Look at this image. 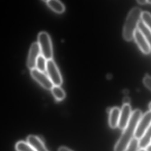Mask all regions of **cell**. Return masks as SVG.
Here are the masks:
<instances>
[{
	"mask_svg": "<svg viewBox=\"0 0 151 151\" xmlns=\"http://www.w3.org/2000/svg\"><path fill=\"white\" fill-rule=\"evenodd\" d=\"M31 74L32 78L46 89L51 90L54 86L48 76L43 72L35 68L31 70Z\"/></svg>",
	"mask_w": 151,
	"mask_h": 151,
	"instance_id": "6",
	"label": "cell"
},
{
	"mask_svg": "<svg viewBox=\"0 0 151 151\" xmlns=\"http://www.w3.org/2000/svg\"><path fill=\"white\" fill-rule=\"evenodd\" d=\"M121 110L118 107H114L110 110L109 123L110 127L114 129L118 126Z\"/></svg>",
	"mask_w": 151,
	"mask_h": 151,
	"instance_id": "11",
	"label": "cell"
},
{
	"mask_svg": "<svg viewBox=\"0 0 151 151\" xmlns=\"http://www.w3.org/2000/svg\"><path fill=\"white\" fill-rule=\"evenodd\" d=\"M151 125V111L147 112L139 120L136 129L134 138L139 140Z\"/></svg>",
	"mask_w": 151,
	"mask_h": 151,
	"instance_id": "5",
	"label": "cell"
},
{
	"mask_svg": "<svg viewBox=\"0 0 151 151\" xmlns=\"http://www.w3.org/2000/svg\"><path fill=\"white\" fill-rule=\"evenodd\" d=\"M143 82L146 87L151 91V76L148 75L145 76Z\"/></svg>",
	"mask_w": 151,
	"mask_h": 151,
	"instance_id": "20",
	"label": "cell"
},
{
	"mask_svg": "<svg viewBox=\"0 0 151 151\" xmlns=\"http://www.w3.org/2000/svg\"><path fill=\"white\" fill-rule=\"evenodd\" d=\"M58 151H73L71 149H69V148H67L66 147H60L59 149H58Z\"/></svg>",
	"mask_w": 151,
	"mask_h": 151,
	"instance_id": "22",
	"label": "cell"
},
{
	"mask_svg": "<svg viewBox=\"0 0 151 151\" xmlns=\"http://www.w3.org/2000/svg\"><path fill=\"white\" fill-rule=\"evenodd\" d=\"M147 2H148V3H149L151 4V0H148V1H147Z\"/></svg>",
	"mask_w": 151,
	"mask_h": 151,
	"instance_id": "27",
	"label": "cell"
},
{
	"mask_svg": "<svg viewBox=\"0 0 151 151\" xmlns=\"http://www.w3.org/2000/svg\"><path fill=\"white\" fill-rule=\"evenodd\" d=\"M137 28L142 32L145 39L147 40L151 49V31L142 22V21H140L139 22Z\"/></svg>",
	"mask_w": 151,
	"mask_h": 151,
	"instance_id": "14",
	"label": "cell"
},
{
	"mask_svg": "<svg viewBox=\"0 0 151 151\" xmlns=\"http://www.w3.org/2000/svg\"><path fill=\"white\" fill-rule=\"evenodd\" d=\"M130 102H131V99L128 97H126L123 98V103L124 104L130 105Z\"/></svg>",
	"mask_w": 151,
	"mask_h": 151,
	"instance_id": "21",
	"label": "cell"
},
{
	"mask_svg": "<svg viewBox=\"0 0 151 151\" xmlns=\"http://www.w3.org/2000/svg\"><path fill=\"white\" fill-rule=\"evenodd\" d=\"M151 143V125L139 140L140 149H146Z\"/></svg>",
	"mask_w": 151,
	"mask_h": 151,
	"instance_id": "12",
	"label": "cell"
},
{
	"mask_svg": "<svg viewBox=\"0 0 151 151\" xmlns=\"http://www.w3.org/2000/svg\"><path fill=\"white\" fill-rule=\"evenodd\" d=\"M146 151H151V143L146 148Z\"/></svg>",
	"mask_w": 151,
	"mask_h": 151,
	"instance_id": "24",
	"label": "cell"
},
{
	"mask_svg": "<svg viewBox=\"0 0 151 151\" xmlns=\"http://www.w3.org/2000/svg\"><path fill=\"white\" fill-rule=\"evenodd\" d=\"M27 142L35 151H48L40 139L36 136L30 135L27 138Z\"/></svg>",
	"mask_w": 151,
	"mask_h": 151,
	"instance_id": "10",
	"label": "cell"
},
{
	"mask_svg": "<svg viewBox=\"0 0 151 151\" xmlns=\"http://www.w3.org/2000/svg\"><path fill=\"white\" fill-rule=\"evenodd\" d=\"M132 112L130 105L124 104L120 111L118 127L123 129L128 124L132 115Z\"/></svg>",
	"mask_w": 151,
	"mask_h": 151,
	"instance_id": "8",
	"label": "cell"
},
{
	"mask_svg": "<svg viewBox=\"0 0 151 151\" xmlns=\"http://www.w3.org/2000/svg\"><path fill=\"white\" fill-rule=\"evenodd\" d=\"M149 108H150V111H151V102L149 103Z\"/></svg>",
	"mask_w": 151,
	"mask_h": 151,
	"instance_id": "26",
	"label": "cell"
},
{
	"mask_svg": "<svg viewBox=\"0 0 151 151\" xmlns=\"http://www.w3.org/2000/svg\"><path fill=\"white\" fill-rule=\"evenodd\" d=\"M139 148V140L134 138L125 151H137Z\"/></svg>",
	"mask_w": 151,
	"mask_h": 151,
	"instance_id": "19",
	"label": "cell"
},
{
	"mask_svg": "<svg viewBox=\"0 0 151 151\" xmlns=\"http://www.w3.org/2000/svg\"><path fill=\"white\" fill-rule=\"evenodd\" d=\"M142 116V111L137 109L132 112L130 120L116 143L114 151H125L134 137L136 129L139 120Z\"/></svg>",
	"mask_w": 151,
	"mask_h": 151,
	"instance_id": "1",
	"label": "cell"
},
{
	"mask_svg": "<svg viewBox=\"0 0 151 151\" xmlns=\"http://www.w3.org/2000/svg\"><path fill=\"white\" fill-rule=\"evenodd\" d=\"M141 19L142 22L151 31V14L147 11L142 12Z\"/></svg>",
	"mask_w": 151,
	"mask_h": 151,
	"instance_id": "18",
	"label": "cell"
},
{
	"mask_svg": "<svg viewBox=\"0 0 151 151\" xmlns=\"http://www.w3.org/2000/svg\"><path fill=\"white\" fill-rule=\"evenodd\" d=\"M134 38L137 44L143 53L148 54L150 52L151 49L149 43L142 32L138 28L135 32Z\"/></svg>",
	"mask_w": 151,
	"mask_h": 151,
	"instance_id": "9",
	"label": "cell"
},
{
	"mask_svg": "<svg viewBox=\"0 0 151 151\" xmlns=\"http://www.w3.org/2000/svg\"><path fill=\"white\" fill-rule=\"evenodd\" d=\"M137 1L141 4H145L148 3L147 0H137Z\"/></svg>",
	"mask_w": 151,
	"mask_h": 151,
	"instance_id": "23",
	"label": "cell"
},
{
	"mask_svg": "<svg viewBox=\"0 0 151 151\" xmlns=\"http://www.w3.org/2000/svg\"><path fill=\"white\" fill-rule=\"evenodd\" d=\"M51 90L52 94L57 101H62L65 98V92L60 86H54Z\"/></svg>",
	"mask_w": 151,
	"mask_h": 151,
	"instance_id": "15",
	"label": "cell"
},
{
	"mask_svg": "<svg viewBox=\"0 0 151 151\" xmlns=\"http://www.w3.org/2000/svg\"><path fill=\"white\" fill-rule=\"evenodd\" d=\"M48 6L58 13H62L65 10L64 4L58 0H48L47 1Z\"/></svg>",
	"mask_w": 151,
	"mask_h": 151,
	"instance_id": "13",
	"label": "cell"
},
{
	"mask_svg": "<svg viewBox=\"0 0 151 151\" xmlns=\"http://www.w3.org/2000/svg\"><path fill=\"white\" fill-rule=\"evenodd\" d=\"M16 148L17 151H35L28 142L23 141L18 142L16 144Z\"/></svg>",
	"mask_w": 151,
	"mask_h": 151,
	"instance_id": "17",
	"label": "cell"
},
{
	"mask_svg": "<svg viewBox=\"0 0 151 151\" xmlns=\"http://www.w3.org/2000/svg\"><path fill=\"white\" fill-rule=\"evenodd\" d=\"M47 61V60L44 56L42 55H40L36 60L35 69L44 72L46 71Z\"/></svg>",
	"mask_w": 151,
	"mask_h": 151,
	"instance_id": "16",
	"label": "cell"
},
{
	"mask_svg": "<svg viewBox=\"0 0 151 151\" xmlns=\"http://www.w3.org/2000/svg\"><path fill=\"white\" fill-rule=\"evenodd\" d=\"M46 71L48 74V76L54 86H60L62 85L63 83L62 76L55 63L53 59H50L47 61Z\"/></svg>",
	"mask_w": 151,
	"mask_h": 151,
	"instance_id": "4",
	"label": "cell"
},
{
	"mask_svg": "<svg viewBox=\"0 0 151 151\" xmlns=\"http://www.w3.org/2000/svg\"><path fill=\"white\" fill-rule=\"evenodd\" d=\"M41 55L40 48L38 42H35L31 45L29 50L27 60V66L32 70L35 69L36 60L38 57Z\"/></svg>",
	"mask_w": 151,
	"mask_h": 151,
	"instance_id": "7",
	"label": "cell"
},
{
	"mask_svg": "<svg viewBox=\"0 0 151 151\" xmlns=\"http://www.w3.org/2000/svg\"><path fill=\"white\" fill-rule=\"evenodd\" d=\"M137 151H146V149H140Z\"/></svg>",
	"mask_w": 151,
	"mask_h": 151,
	"instance_id": "25",
	"label": "cell"
},
{
	"mask_svg": "<svg viewBox=\"0 0 151 151\" xmlns=\"http://www.w3.org/2000/svg\"><path fill=\"white\" fill-rule=\"evenodd\" d=\"M142 13L139 7L132 8L128 14L123 28V35L124 39L127 41L131 40L134 38L136 30L138 28Z\"/></svg>",
	"mask_w": 151,
	"mask_h": 151,
	"instance_id": "2",
	"label": "cell"
},
{
	"mask_svg": "<svg viewBox=\"0 0 151 151\" xmlns=\"http://www.w3.org/2000/svg\"><path fill=\"white\" fill-rule=\"evenodd\" d=\"M38 40L41 55L47 60L52 59L53 49L49 35L46 32H40L38 35Z\"/></svg>",
	"mask_w": 151,
	"mask_h": 151,
	"instance_id": "3",
	"label": "cell"
}]
</instances>
